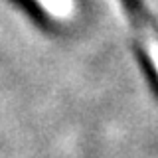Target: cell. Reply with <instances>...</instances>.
I'll return each mask as SVG.
<instances>
[{"label":"cell","instance_id":"7a4b0ae2","mask_svg":"<svg viewBox=\"0 0 158 158\" xmlns=\"http://www.w3.org/2000/svg\"><path fill=\"white\" fill-rule=\"evenodd\" d=\"M36 2L42 6L46 12H49L53 18H59V20H65L73 14V0H36Z\"/></svg>","mask_w":158,"mask_h":158},{"label":"cell","instance_id":"6da1fadb","mask_svg":"<svg viewBox=\"0 0 158 158\" xmlns=\"http://www.w3.org/2000/svg\"><path fill=\"white\" fill-rule=\"evenodd\" d=\"M123 4H125V8L128 12V20H131V24L135 26L136 34H138V40L144 46V52L150 57V63L154 65L156 73H158V36L146 24L144 14H140V6H138L136 0H123Z\"/></svg>","mask_w":158,"mask_h":158}]
</instances>
